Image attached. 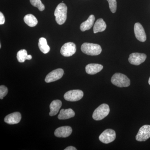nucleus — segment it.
<instances>
[{
    "label": "nucleus",
    "instance_id": "1",
    "mask_svg": "<svg viewBox=\"0 0 150 150\" xmlns=\"http://www.w3.org/2000/svg\"><path fill=\"white\" fill-rule=\"evenodd\" d=\"M67 7L64 3H60L57 6L54 12L56 21L59 25H62L67 19Z\"/></svg>",
    "mask_w": 150,
    "mask_h": 150
},
{
    "label": "nucleus",
    "instance_id": "2",
    "mask_svg": "<svg viewBox=\"0 0 150 150\" xmlns=\"http://www.w3.org/2000/svg\"><path fill=\"white\" fill-rule=\"evenodd\" d=\"M81 50L84 54L90 56H98L102 51L101 46L97 44L85 43L82 45Z\"/></svg>",
    "mask_w": 150,
    "mask_h": 150
},
{
    "label": "nucleus",
    "instance_id": "3",
    "mask_svg": "<svg viewBox=\"0 0 150 150\" xmlns=\"http://www.w3.org/2000/svg\"><path fill=\"white\" fill-rule=\"evenodd\" d=\"M111 82L114 85L120 88L127 87L131 84L129 78L121 73L114 74L111 78Z\"/></svg>",
    "mask_w": 150,
    "mask_h": 150
},
{
    "label": "nucleus",
    "instance_id": "4",
    "mask_svg": "<svg viewBox=\"0 0 150 150\" xmlns=\"http://www.w3.org/2000/svg\"><path fill=\"white\" fill-rule=\"evenodd\" d=\"M110 108L109 105L105 103L100 105L95 109L93 114V118L96 121H100L109 114Z\"/></svg>",
    "mask_w": 150,
    "mask_h": 150
},
{
    "label": "nucleus",
    "instance_id": "5",
    "mask_svg": "<svg viewBox=\"0 0 150 150\" xmlns=\"http://www.w3.org/2000/svg\"><path fill=\"white\" fill-rule=\"evenodd\" d=\"M115 138L116 134L115 131L111 129H107L100 135L99 139L103 143L108 144L113 142Z\"/></svg>",
    "mask_w": 150,
    "mask_h": 150
},
{
    "label": "nucleus",
    "instance_id": "6",
    "mask_svg": "<svg viewBox=\"0 0 150 150\" xmlns=\"http://www.w3.org/2000/svg\"><path fill=\"white\" fill-rule=\"evenodd\" d=\"M83 96V92L80 90H73L67 92L64 95V98L66 100L69 101H79Z\"/></svg>",
    "mask_w": 150,
    "mask_h": 150
},
{
    "label": "nucleus",
    "instance_id": "7",
    "mask_svg": "<svg viewBox=\"0 0 150 150\" xmlns=\"http://www.w3.org/2000/svg\"><path fill=\"white\" fill-rule=\"evenodd\" d=\"M150 138V126L146 125L140 128L136 136V139L138 142H145Z\"/></svg>",
    "mask_w": 150,
    "mask_h": 150
},
{
    "label": "nucleus",
    "instance_id": "8",
    "mask_svg": "<svg viewBox=\"0 0 150 150\" xmlns=\"http://www.w3.org/2000/svg\"><path fill=\"white\" fill-rule=\"evenodd\" d=\"M76 51V44L73 42H68L62 46L61 53L65 57H70L75 54Z\"/></svg>",
    "mask_w": 150,
    "mask_h": 150
},
{
    "label": "nucleus",
    "instance_id": "9",
    "mask_svg": "<svg viewBox=\"0 0 150 150\" xmlns=\"http://www.w3.org/2000/svg\"><path fill=\"white\" fill-rule=\"evenodd\" d=\"M146 55L144 54L132 53L129 56V61L131 64L138 66L144 63L146 59Z\"/></svg>",
    "mask_w": 150,
    "mask_h": 150
},
{
    "label": "nucleus",
    "instance_id": "10",
    "mask_svg": "<svg viewBox=\"0 0 150 150\" xmlns=\"http://www.w3.org/2000/svg\"><path fill=\"white\" fill-rule=\"evenodd\" d=\"M64 74L63 69H56L52 71L46 76L45 79V82L49 83L58 80L63 77Z\"/></svg>",
    "mask_w": 150,
    "mask_h": 150
},
{
    "label": "nucleus",
    "instance_id": "11",
    "mask_svg": "<svg viewBox=\"0 0 150 150\" xmlns=\"http://www.w3.org/2000/svg\"><path fill=\"white\" fill-rule=\"evenodd\" d=\"M134 33L136 38L139 41L144 42L146 40V35L144 29L139 23H137L134 25Z\"/></svg>",
    "mask_w": 150,
    "mask_h": 150
},
{
    "label": "nucleus",
    "instance_id": "12",
    "mask_svg": "<svg viewBox=\"0 0 150 150\" xmlns=\"http://www.w3.org/2000/svg\"><path fill=\"white\" fill-rule=\"evenodd\" d=\"M72 132V129L70 126H62L55 130L54 134L56 137L59 138H67L69 137Z\"/></svg>",
    "mask_w": 150,
    "mask_h": 150
},
{
    "label": "nucleus",
    "instance_id": "13",
    "mask_svg": "<svg viewBox=\"0 0 150 150\" xmlns=\"http://www.w3.org/2000/svg\"><path fill=\"white\" fill-rule=\"evenodd\" d=\"M21 118V114L19 112H14L7 115L4 118V121L9 124H17L19 123Z\"/></svg>",
    "mask_w": 150,
    "mask_h": 150
},
{
    "label": "nucleus",
    "instance_id": "14",
    "mask_svg": "<svg viewBox=\"0 0 150 150\" xmlns=\"http://www.w3.org/2000/svg\"><path fill=\"white\" fill-rule=\"evenodd\" d=\"M103 69L102 65L96 64H91L86 67V72L90 75H94L99 72Z\"/></svg>",
    "mask_w": 150,
    "mask_h": 150
},
{
    "label": "nucleus",
    "instance_id": "15",
    "mask_svg": "<svg viewBox=\"0 0 150 150\" xmlns=\"http://www.w3.org/2000/svg\"><path fill=\"white\" fill-rule=\"evenodd\" d=\"M62 106V102L59 100H53L50 105V112L49 115L51 116L56 115L59 112Z\"/></svg>",
    "mask_w": 150,
    "mask_h": 150
},
{
    "label": "nucleus",
    "instance_id": "16",
    "mask_svg": "<svg viewBox=\"0 0 150 150\" xmlns=\"http://www.w3.org/2000/svg\"><path fill=\"white\" fill-rule=\"evenodd\" d=\"M75 115L74 111L71 108L62 109L60 111V113L58 115V118L60 120H65L73 118Z\"/></svg>",
    "mask_w": 150,
    "mask_h": 150
},
{
    "label": "nucleus",
    "instance_id": "17",
    "mask_svg": "<svg viewBox=\"0 0 150 150\" xmlns=\"http://www.w3.org/2000/svg\"><path fill=\"white\" fill-rule=\"evenodd\" d=\"M95 17L93 15H91L86 21L81 24L80 29L82 31H85L90 29L92 27L94 23Z\"/></svg>",
    "mask_w": 150,
    "mask_h": 150
},
{
    "label": "nucleus",
    "instance_id": "18",
    "mask_svg": "<svg viewBox=\"0 0 150 150\" xmlns=\"http://www.w3.org/2000/svg\"><path fill=\"white\" fill-rule=\"evenodd\" d=\"M106 28V24L102 18H99L96 22L93 28V33H96L103 32Z\"/></svg>",
    "mask_w": 150,
    "mask_h": 150
},
{
    "label": "nucleus",
    "instance_id": "19",
    "mask_svg": "<svg viewBox=\"0 0 150 150\" xmlns=\"http://www.w3.org/2000/svg\"><path fill=\"white\" fill-rule=\"evenodd\" d=\"M38 46L40 51L43 54H47L50 51V47L47 44V40L44 38H40L38 41Z\"/></svg>",
    "mask_w": 150,
    "mask_h": 150
},
{
    "label": "nucleus",
    "instance_id": "20",
    "mask_svg": "<svg viewBox=\"0 0 150 150\" xmlns=\"http://www.w3.org/2000/svg\"><path fill=\"white\" fill-rule=\"evenodd\" d=\"M24 21L28 25L31 27H35L38 22L37 18L31 14H28L25 16Z\"/></svg>",
    "mask_w": 150,
    "mask_h": 150
},
{
    "label": "nucleus",
    "instance_id": "21",
    "mask_svg": "<svg viewBox=\"0 0 150 150\" xmlns=\"http://www.w3.org/2000/svg\"><path fill=\"white\" fill-rule=\"evenodd\" d=\"M27 52L25 49H22L18 51L17 54L18 61L20 63H23L26 60H28Z\"/></svg>",
    "mask_w": 150,
    "mask_h": 150
},
{
    "label": "nucleus",
    "instance_id": "22",
    "mask_svg": "<svg viewBox=\"0 0 150 150\" xmlns=\"http://www.w3.org/2000/svg\"><path fill=\"white\" fill-rule=\"evenodd\" d=\"M30 1L32 6L37 7L39 11H42L45 9V6L40 0H30Z\"/></svg>",
    "mask_w": 150,
    "mask_h": 150
},
{
    "label": "nucleus",
    "instance_id": "23",
    "mask_svg": "<svg viewBox=\"0 0 150 150\" xmlns=\"http://www.w3.org/2000/svg\"><path fill=\"white\" fill-rule=\"evenodd\" d=\"M109 4V8L111 12L115 13L117 9L116 0H107Z\"/></svg>",
    "mask_w": 150,
    "mask_h": 150
},
{
    "label": "nucleus",
    "instance_id": "24",
    "mask_svg": "<svg viewBox=\"0 0 150 150\" xmlns=\"http://www.w3.org/2000/svg\"><path fill=\"white\" fill-rule=\"evenodd\" d=\"M8 93V89L5 86H0V99H3Z\"/></svg>",
    "mask_w": 150,
    "mask_h": 150
},
{
    "label": "nucleus",
    "instance_id": "25",
    "mask_svg": "<svg viewBox=\"0 0 150 150\" xmlns=\"http://www.w3.org/2000/svg\"><path fill=\"white\" fill-rule=\"evenodd\" d=\"M5 22V18L4 14L2 12H0V24L3 25L4 24Z\"/></svg>",
    "mask_w": 150,
    "mask_h": 150
},
{
    "label": "nucleus",
    "instance_id": "26",
    "mask_svg": "<svg viewBox=\"0 0 150 150\" xmlns=\"http://www.w3.org/2000/svg\"><path fill=\"white\" fill-rule=\"evenodd\" d=\"M77 149L72 146H70L65 149L64 150H76Z\"/></svg>",
    "mask_w": 150,
    "mask_h": 150
},
{
    "label": "nucleus",
    "instance_id": "27",
    "mask_svg": "<svg viewBox=\"0 0 150 150\" xmlns=\"http://www.w3.org/2000/svg\"><path fill=\"white\" fill-rule=\"evenodd\" d=\"M149 84L150 85V77L149 79Z\"/></svg>",
    "mask_w": 150,
    "mask_h": 150
},
{
    "label": "nucleus",
    "instance_id": "28",
    "mask_svg": "<svg viewBox=\"0 0 150 150\" xmlns=\"http://www.w3.org/2000/svg\"><path fill=\"white\" fill-rule=\"evenodd\" d=\"M0 48H1V44H0Z\"/></svg>",
    "mask_w": 150,
    "mask_h": 150
}]
</instances>
